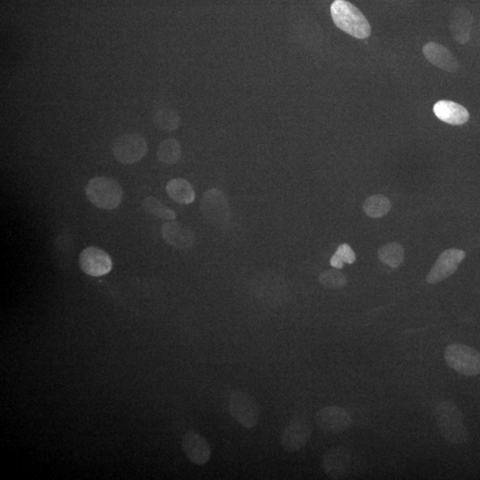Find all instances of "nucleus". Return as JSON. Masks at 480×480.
I'll use <instances>...</instances> for the list:
<instances>
[{
  "label": "nucleus",
  "instance_id": "5",
  "mask_svg": "<svg viewBox=\"0 0 480 480\" xmlns=\"http://www.w3.org/2000/svg\"><path fill=\"white\" fill-rule=\"evenodd\" d=\"M200 207L206 219L214 226L225 227L231 219L227 197L219 188H210L202 196Z\"/></svg>",
  "mask_w": 480,
  "mask_h": 480
},
{
  "label": "nucleus",
  "instance_id": "16",
  "mask_svg": "<svg viewBox=\"0 0 480 480\" xmlns=\"http://www.w3.org/2000/svg\"><path fill=\"white\" fill-rule=\"evenodd\" d=\"M433 112L440 121L449 125H460L469 121L468 110L455 102L442 100L433 106Z\"/></svg>",
  "mask_w": 480,
  "mask_h": 480
},
{
  "label": "nucleus",
  "instance_id": "25",
  "mask_svg": "<svg viewBox=\"0 0 480 480\" xmlns=\"http://www.w3.org/2000/svg\"><path fill=\"white\" fill-rule=\"evenodd\" d=\"M319 281L324 287L329 289H340L346 286L348 280L339 269H331L323 271L320 275Z\"/></svg>",
  "mask_w": 480,
  "mask_h": 480
},
{
  "label": "nucleus",
  "instance_id": "21",
  "mask_svg": "<svg viewBox=\"0 0 480 480\" xmlns=\"http://www.w3.org/2000/svg\"><path fill=\"white\" fill-rule=\"evenodd\" d=\"M378 256L380 261L386 266L396 269L402 266L405 259V252L399 244L396 242L384 245L378 251Z\"/></svg>",
  "mask_w": 480,
  "mask_h": 480
},
{
  "label": "nucleus",
  "instance_id": "24",
  "mask_svg": "<svg viewBox=\"0 0 480 480\" xmlns=\"http://www.w3.org/2000/svg\"><path fill=\"white\" fill-rule=\"evenodd\" d=\"M156 127L165 132L177 130L181 124V118L177 112L171 109H161L154 115Z\"/></svg>",
  "mask_w": 480,
  "mask_h": 480
},
{
  "label": "nucleus",
  "instance_id": "6",
  "mask_svg": "<svg viewBox=\"0 0 480 480\" xmlns=\"http://www.w3.org/2000/svg\"><path fill=\"white\" fill-rule=\"evenodd\" d=\"M228 407L235 421L244 428L253 429L259 422L260 406L250 394L240 390L231 393Z\"/></svg>",
  "mask_w": 480,
  "mask_h": 480
},
{
  "label": "nucleus",
  "instance_id": "11",
  "mask_svg": "<svg viewBox=\"0 0 480 480\" xmlns=\"http://www.w3.org/2000/svg\"><path fill=\"white\" fill-rule=\"evenodd\" d=\"M79 266L83 273L91 277H101L111 273L112 260L110 254L96 247H88L79 256Z\"/></svg>",
  "mask_w": 480,
  "mask_h": 480
},
{
  "label": "nucleus",
  "instance_id": "8",
  "mask_svg": "<svg viewBox=\"0 0 480 480\" xmlns=\"http://www.w3.org/2000/svg\"><path fill=\"white\" fill-rule=\"evenodd\" d=\"M313 434V427L306 417H296L291 420L281 435V446L284 451L296 453L300 451L310 441Z\"/></svg>",
  "mask_w": 480,
  "mask_h": 480
},
{
  "label": "nucleus",
  "instance_id": "17",
  "mask_svg": "<svg viewBox=\"0 0 480 480\" xmlns=\"http://www.w3.org/2000/svg\"><path fill=\"white\" fill-rule=\"evenodd\" d=\"M472 28V16L465 9H458L453 12L450 21V31L453 39L459 44H466L469 41Z\"/></svg>",
  "mask_w": 480,
  "mask_h": 480
},
{
  "label": "nucleus",
  "instance_id": "9",
  "mask_svg": "<svg viewBox=\"0 0 480 480\" xmlns=\"http://www.w3.org/2000/svg\"><path fill=\"white\" fill-rule=\"evenodd\" d=\"M465 256V252L458 248H450L444 251L427 276V283L438 284L451 277L458 270Z\"/></svg>",
  "mask_w": 480,
  "mask_h": 480
},
{
  "label": "nucleus",
  "instance_id": "23",
  "mask_svg": "<svg viewBox=\"0 0 480 480\" xmlns=\"http://www.w3.org/2000/svg\"><path fill=\"white\" fill-rule=\"evenodd\" d=\"M142 208L147 214L158 219L173 221L177 219V214L173 210L165 206L155 197H147L142 201Z\"/></svg>",
  "mask_w": 480,
  "mask_h": 480
},
{
  "label": "nucleus",
  "instance_id": "7",
  "mask_svg": "<svg viewBox=\"0 0 480 480\" xmlns=\"http://www.w3.org/2000/svg\"><path fill=\"white\" fill-rule=\"evenodd\" d=\"M112 151L119 163L132 165L144 158L148 151V144L141 135L124 134L116 139L112 145Z\"/></svg>",
  "mask_w": 480,
  "mask_h": 480
},
{
  "label": "nucleus",
  "instance_id": "3",
  "mask_svg": "<svg viewBox=\"0 0 480 480\" xmlns=\"http://www.w3.org/2000/svg\"><path fill=\"white\" fill-rule=\"evenodd\" d=\"M85 196L95 207L112 210L119 207L123 198V190L114 179L97 177L92 178L85 188Z\"/></svg>",
  "mask_w": 480,
  "mask_h": 480
},
{
  "label": "nucleus",
  "instance_id": "10",
  "mask_svg": "<svg viewBox=\"0 0 480 480\" xmlns=\"http://www.w3.org/2000/svg\"><path fill=\"white\" fill-rule=\"evenodd\" d=\"M316 423L320 430L331 434H340L352 425V420L350 413L343 407L329 406L317 411Z\"/></svg>",
  "mask_w": 480,
  "mask_h": 480
},
{
  "label": "nucleus",
  "instance_id": "26",
  "mask_svg": "<svg viewBox=\"0 0 480 480\" xmlns=\"http://www.w3.org/2000/svg\"><path fill=\"white\" fill-rule=\"evenodd\" d=\"M356 256L352 248L348 244H343L337 248L330 260V266L336 269H342L343 263L352 264L355 263Z\"/></svg>",
  "mask_w": 480,
  "mask_h": 480
},
{
  "label": "nucleus",
  "instance_id": "1",
  "mask_svg": "<svg viewBox=\"0 0 480 480\" xmlns=\"http://www.w3.org/2000/svg\"><path fill=\"white\" fill-rule=\"evenodd\" d=\"M435 417L440 433L446 441L462 445L468 441V429L463 423V415L459 407L449 400L440 402L436 407Z\"/></svg>",
  "mask_w": 480,
  "mask_h": 480
},
{
  "label": "nucleus",
  "instance_id": "20",
  "mask_svg": "<svg viewBox=\"0 0 480 480\" xmlns=\"http://www.w3.org/2000/svg\"><path fill=\"white\" fill-rule=\"evenodd\" d=\"M181 157L180 144L175 139H165L161 142L157 151L158 160L165 165L177 164Z\"/></svg>",
  "mask_w": 480,
  "mask_h": 480
},
{
  "label": "nucleus",
  "instance_id": "18",
  "mask_svg": "<svg viewBox=\"0 0 480 480\" xmlns=\"http://www.w3.org/2000/svg\"><path fill=\"white\" fill-rule=\"evenodd\" d=\"M74 240L71 235L62 233L58 235L54 242V254L56 263L62 270L71 266L74 254Z\"/></svg>",
  "mask_w": 480,
  "mask_h": 480
},
{
  "label": "nucleus",
  "instance_id": "14",
  "mask_svg": "<svg viewBox=\"0 0 480 480\" xmlns=\"http://www.w3.org/2000/svg\"><path fill=\"white\" fill-rule=\"evenodd\" d=\"M161 235L165 242L177 249L187 250L194 246V233L177 221H167L162 225Z\"/></svg>",
  "mask_w": 480,
  "mask_h": 480
},
{
  "label": "nucleus",
  "instance_id": "19",
  "mask_svg": "<svg viewBox=\"0 0 480 480\" xmlns=\"http://www.w3.org/2000/svg\"><path fill=\"white\" fill-rule=\"evenodd\" d=\"M165 190L172 200L181 205H190L196 197L193 187L184 178H175L168 181Z\"/></svg>",
  "mask_w": 480,
  "mask_h": 480
},
{
  "label": "nucleus",
  "instance_id": "2",
  "mask_svg": "<svg viewBox=\"0 0 480 480\" xmlns=\"http://www.w3.org/2000/svg\"><path fill=\"white\" fill-rule=\"evenodd\" d=\"M331 15L337 27L354 38L365 39L371 35V26L365 15L346 0H334Z\"/></svg>",
  "mask_w": 480,
  "mask_h": 480
},
{
  "label": "nucleus",
  "instance_id": "13",
  "mask_svg": "<svg viewBox=\"0 0 480 480\" xmlns=\"http://www.w3.org/2000/svg\"><path fill=\"white\" fill-rule=\"evenodd\" d=\"M181 448L188 461L194 465H205L210 461L211 446L207 439L200 433L187 432L181 440Z\"/></svg>",
  "mask_w": 480,
  "mask_h": 480
},
{
  "label": "nucleus",
  "instance_id": "22",
  "mask_svg": "<svg viewBox=\"0 0 480 480\" xmlns=\"http://www.w3.org/2000/svg\"><path fill=\"white\" fill-rule=\"evenodd\" d=\"M392 203L388 198L383 195H375L366 198L364 202V212L371 218L383 217L389 213Z\"/></svg>",
  "mask_w": 480,
  "mask_h": 480
},
{
  "label": "nucleus",
  "instance_id": "15",
  "mask_svg": "<svg viewBox=\"0 0 480 480\" xmlns=\"http://www.w3.org/2000/svg\"><path fill=\"white\" fill-rule=\"evenodd\" d=\"M423 52L430 64L443 69V71L449 72V74H455L460 68L458 60L456 59L453 53L439 43H427L423 46Z\"/></svg>",
  "mask_w": 480,
  "mask_h": 480
},
{
  "label": "nucleus",
  "instance_id": "12",
  "mask_svg": "<svg viewBox=\"0 0 480 480\" xmlns=\"http://www.w3.org/2000/svg\"><path fill=\"white\" fill-rule=\"evenodd\" d=\"M324 472L332 479H343L350 475L352 468V455L343 446L330 449L324 455L322 462Z\"/></svg>",
  "mask_w": 480,
  "mask_h": 480
},
{
  "label": "nucleus",
  "instance_id": "4",
  "mask_svg": "<svg viewBox=\"0 0 480 480\" xmlns=\"http://www.w3.org/2000/svg\"><path fill=\"white\" fill-rule=\"evenodd\" d=\"M446 364L456 372L465 376H476L480 373V352L465 344H450L445 350Z\"/></svg>",
  "mask_w": 480,
  "mask_h": 480
}]
</instances>
